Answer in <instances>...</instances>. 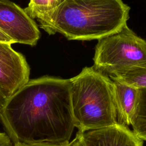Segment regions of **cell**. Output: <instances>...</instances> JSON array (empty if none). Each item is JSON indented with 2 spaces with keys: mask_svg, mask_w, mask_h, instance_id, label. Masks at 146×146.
I'll return each instance as SVG.
<instances>
[{
  "mask_svg": "<svg viewBox=\"0 0 146 146\" xmlns=\"http://www.w3.org/2000/svg\"><path fill=\"white\" fill-rule=\"evenodd\" d=\"M0 146H15V145L7 134L0 132Z\"/></svg>",
  "mask_w": 146,
  "mask_h": 146,
  "instance_id": "7c38bea8",
  "label": "cell"
},
{
  "mask_svg": "<svg viewBox=\"0 0 146 146\" xmlns=\"http://www.w3.org/2000/svg\"><path fill=\"white\" fill-rule=\"evenodd\" d=\"M94 68L108 76L146 64V40L127 25L98 40L93 58Z\"/></svg>",
  "mask_w": 146,
  "mask_h": 146,
  "instance_id": "277c9868",
  "label": "cell"
},
{
  "mask_svg": "<svg viewBox=\"0 0 146 146\" xmlns=\"http://www.w3.org/2000/svg\"><path fill=\"white\" fill-rule=\"evenodd\" d=\"M30 67L11 44L0 42V87L7 98L29 80Z\"/></svg>",
  "mask_w": 146,
  "mask_h": 146,
  "instance_id": "8992f818",
  "label": "cell"
},
{
  "mask_svg": "<svg viewBox=\"0 0 146 146\" xmlns=\"http://www.w3.org/2000/svg\"><path fill=\"white\" fill-rule=\"evenodd\" d=\"M109 77L137 88H146V64L110 75Z\"/></svg>",
  "mask_w": 146,
  "mask_h": 146,
  "instance_id": "30bf717a",
  "label": "cell"
},
{
  "mask_svg": "<svg viewBox=\"0 0 146 146\" xmlns=\"http://www.w3.org/2000/svg\"><path fill=\"white\" fill-rule=\"evenodd\" d=\"M7 98V96L6 95L5 93L4 92L2 88L0 87V111L3 107Z\"/></svg>",
  "mask_w": 146,
  "mask_h": 146,
  "instance_id": "9a60e30c",
  "label": "cell"
},
{
  "mask_svg": "<svg viewBox=\"0 0 146 146\" xmlns=\"http://www.w3.org/2000/svg\"><path fill=\"white\" fill-rule=\"evenodd\" d=\"M139 89L137 106L131 125L136 135L146 141V88Z\"/></svg>",
  "mask_w": 146,
  "mask_h": 146,
  "instance_id": "9c48e42d",
  "label": "cell"
},
{
  "mask_svg": "<svg viewBox=\"0 0 146 146\" xmlns=\"http://www.w3.org/2000/svg\"><path fill=\"white\" fill-rule=\"evenodd\" d=\"M75 126L83 131L117 123L113 80L94 67L70 78Z\"/></svg>",
  "mask_w": 146,
  "mask_h": 146,
  "instance_id": "3957f363",
  "label": "cell"
},
{
  "mask_svg": "<svg viewBox=\"0 0 146 146\" xmlns=\"http://www.w3.org/2000/svg\"><path fill=\"white\" fill-rule=\"evenodd\" d=\"M117 123L127 127L131 125L136 112L139 89L116 79H112Z\"/></svg>",
  "mask_w": 146,
  "mask_h": 146,
  "instance_id": "ba28073f",
  "label": "cell"
},
{
  "mask_svg": "<svg viewBox=\"0 0 146 146\" xmlns=\"http://www.w3.org/2000/svg\"><path fill=\"white\" fill-rule=\"evenodd\" d=\"M70 79L29 80L7 98L0 120L15 145H67L75 126Z\"/></svg>",
  "mask_w": 146,
  "mask_h": 146,
  "instance_id": "6da1fadb",
  "label": "cell"
},
{
  "mask_svg": "<svg viewBox=\"0 0 146 146\" xmlns=\"http://www.w3.org/2000/svg\"><path fill=\"white\" fill-rule=\"evenodd\" d=\"M78 132L84 146H143L133 130L118 123Z\"/></svg>",
  "mask_w": 146,
  "mask_h": 146,
  "instance_id": "52a82bcc",
  "label": "cell"
},
{
  "mask_svg": "<svg viewBox=\"0 0 146 146\" xmlns=\"http://www.w3.org/2000/svg\"><path fill=\"white\" fill-rule=\"evenodd\" d=\"M129 11L123 0H64L33 19L50 35L59 33L70 40H98L126 25Z\"/></svg>",
  "mask_w": 146,
  "mask_h": 146,
  "instance_id": "7a4b0ae2",
  "label": "cell"
},
{
  "mask_svg": "<svg viewBox=\"0 0 146 146\" xmlns=\"http://www.w3.org/2000/svg\"><path fill=\"white\" fill-rule=\"evenodd\" d=\"M0 29L15 43L34 46L40 37L33 19L10 0H0Z\"/></svg>",
  "mask_w": 146,
  "mask_h": 146,
  "instance_id": "5b68a950",
  "label": "cell"
},
{
  "mask_svg": "<svg viewBox=\"0 0 146 146\" xmlns=\"http://www.w3.org/2000/svg\"><path fill=\"white\" fill-rule=\"evenodd\" d=\"M64 0H30L25 9L27 14L33 19L36 14L51 10L61 4Z\"/></svg>",
  "mask_w": 146,
  "mask_h": 146,
  "instance_id": "8fae6325",
  "label": "cell"
},
{
  "mask_svg": "<svg viewBox=\"0 0 146 146\" xmlns=\"http://www.w3.org/2000/svg\"><path fill=\"white\" fill-rule=\"evenodd\" d=\"M15 146H67V145H52V144H33V145H15Z\"/></svg>",
  "mask_w": 146,
  "mask_h": 146,
  "instance_id": "2e32d148",
  "label": "cell"
},
{
  "mask_svg": "<svg viewBox=\"0 0 146 146\" xmlns=\"http://www.w3.org/2000/svg\"><path fill=\"white\" fill-rule=\"evenodd\" d=\"M0 42L2 43H7L10 44L15 43V42L5 32H3L0 29Z\"/></svg>",
  "mask_w": 146,
  "mask_h": 146,
  "instance_id": "4fadbf2b",
  "label": "cell"
},
{
  "mask_svg": "<svg viewBox=\"0 0 146 146\" xmlns=\"http://www.w3.org/2000/svg\"><path fill=\"white\" fill-rule=\"evenodd\" d=\"M67 146H84L82 141L80 135L78 132H77L75 137L71 141H70Z\"/></svg>",
  "mask_w": 146,
  "mask_h": 146,
  "instance_id": "5bb4252c",
  "label": "cell"
}]
</instances>
